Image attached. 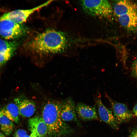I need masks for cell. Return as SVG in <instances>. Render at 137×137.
Wrapping results in <instances>:
<instances>
[{"label":"cell","mask_w":137,"mask_h":137,"mask_svg":"<svg viewBox=\"0 0 137 137\" xmlns=\"http://www.w3.org/2000/svg\"><path fill=\"white\" fill-rule=\"evenodd\" d=\"M66 34L54 29H48L34 36L24 47L31 52L39 54H54L65 50L68 45Z\"/></svg>","instance_id":"cell-1"},{"label":"cell","mask_w":137,"mask_h":137,"mask_svg":"<svg viewBox=\"0 0 137 137\" xmlns=\"http://www.w3.org/2000/svg\"><path fill=\"white\" fill-rule=\"evenodd\" d=\"M62 104L56 101L49 100L43 108L41 117L47 126L49 137H64L73 132L72 128L61 118Z\"/></svg>","instance_id":"cell-2"},{"label":"cell","mask_w":137,"mask_h":137,"mask_svg":"<svg viewBox=\"0 0 137 137\" xmlns=\"http://www.w3.org/2000/svg\"><path fill=\"white\" fill-rule=\"evenodd\" d=\"M81 5L84 12L91 15L108 18L112 13L111 6L107 0H82Z\"/></svg>","instance_id":"cell-3"},{"label":"cell","mask_w":137,"mask_h":137,"mask_svg":"<svg viewBox=\"0 0 137 137\" xmlns=\"http://www.w3.org/2000/svg\"><path fill=\"white\" fill-rule=\"evenodd\" d=\"M27 31L26 27L22 24L7 20L0 21V36L5 40L19 38L25 35Z\"/></svg>","instance_id":"cell-4"},{"label":"cell","mask_w":137,"mask_h":137,"mask_svg":"<svg viewBox=\"0 0 137 137\" xmlns=\"http://www.w3.org/2000/svg\"><path fill=\"white\" fill-rule=\"evenodd\" d=\"M53 1H49L33 8L27 9H18L5 13L0 16V21L7 20L18 24L25 22L29 16L35 11L47 6Z\"/></svg>","instance_id":"cell-5"},{"label":"cell","mask_w":137,"mask_h":137,"mask_svg":"<svg viewBox=\"0 0 137 137\" xmlns=\"http://www.w3.org/2000/svg\"><path fill=\"white\" fill-rule=\"evenodd\" d=\"M105 95L111 105L113 113L118 124L127 122L133 118L132 112L126 105L115 100L107 93H105Z\"/></svg>","instance_id":"cell-6"},{"label":"cell","mask_w":137,"mask_h":137,"mask_svg":"<svg viewBox=\"0 0 137 137\" xmlns=\"http://www.w3.org/2000/svg\"><path fill=\"white\" fill-rule=\"evenodd\" d=\"M95 102L101 119L113 129H118L119 127L118 122L113 113L103 103L101 95L99 92L95 98Z\"/></svg>","instance_id":"cell-7"},{"label":"cell","mask_w":137,"mask_h":137,"mask_svg":"<svg viewBox=\"0 0 137 137\" xmlns=\"http://www.w3.org/2000/svg\"><path fill=\"white\" fill-rule=\"evenodd\" d=\"M28 124L30 137H46L47 135V127L41 116H37L30 118Z\"/></svg>","instance_id":"cell-8"},{"label":"cell","mask_w":137,"mask_h":137,"mask_svg":"<svg viewBox=\"0 0 137 137\" xmlns=\"http://www.w3.org/2000/svg\"><path fill=\"white\" fill-rule=\"evenodd\" d=\"M18 45L15 41L0 39V68L13 56Z\"/></svg>","instance_id":"cell-9"},{"label":"cell","mask_w":137,"mask_h":137,"mask_svg":"<svg viewBox=\"0 0 137 137\" xmlns=\"http://www.w3.org/2000/svg\"><path fill=\"white\" fill-rule=\"evenodd\" d=\"M60 116L62 120L64 122L77 121L76 105L72 99L68 98L62 102Z\"/></svg>","instance_id":"cell-10"},{"label":"cell","mask_w":137,"mask_h":137,"mask_svg":"<svg viewBox=\"0 0 137 137\" xmlns=\"http://www.w3.org/2000/svg\"><path fill=\"white\" fill-rule=\"evenodd\" d=\"M77 115L82 120L85 121L99 120L97 110L95 106H90L82 102L76 106Z\"/></svg>","instance_id":"cell-11"},{"label":"cell","mask_w":137,"mask_h":137,"mask_svg":"<svg viewBox=\"0 0 137 137\" xmlns=\"http://www.w3.org/2000/svg\"><path fill=\"white\" fill-rule=\"evenodd\" d=\"M14 100L18 107L20 114L22 117H30L34 113L36 107L33 101L21 97L15 98Z\"/></svg>","instance_id":"cell-12"},{"label":"cell","mask_w":137,"mask_h":137,"mask_svg":"<svg viewBox=\"0 0 137 137\" xmlns=\"http://www.w3.org/2000/svg\"><path fill=\"white\" fill-rule=\"evenodd\" d=\"M114 10L117 17L126 13L137 12V5L129 0L118 1L115 4Z\"/></svg>","instance_id":"cell-13"},{"label":"cell","mask_w":137,"mask_h":137,"mask_svg":"<svg viewBox=\"0 0 137 137\" xmlns=\"http://www.w3.org/2000/svg\"><path fill=\"white\" fill-rule=\"evenodd\" d=\"M117 17L120 24L125 28L132 30L137 27V12L126 13Z\"/></svg>","instance_id":"cell-14"},{"label":"cell","mask_w":137,"mask_h":137,"mask_svg":"<svg viewBox=\"0 0 137 137\" xmlns=\"http://www.w3.org/2000/svg\"><path fill=\"white\" fill-rule=\"evenodd\" d=\"M2 113L12 122L18 124L20 115L18 107L15 103L8 104L0 110Z\"/></svg>","instance_id":"cell-15"},{"label":"cell","mask_w":137,"mask_h":137,"mask_svg":"<svg viewBox=\"0 0 137 137\" xmlns=\"http://www.w3.org/2000/svg\"><path fill=\"white\" fill-rule=\"evenodd\" d=\"M0 127L1 130L7 136L10 135L14 127L12 122L4 115L0 110Z\"/></svg>","instance_id":"cell-16"},{"label":"cell","mask_w":137,"mask_h":137,"mask_svg":"<svg viewBox=\"0 0 137 137\" xmlns=\"http://www.w3.org/2000/svg\"><path fill=\"white\" fill-rule=\"evenodd\" d=\"M131 75L132 77L137 80V59L134 60L132 63Z\"/></svg>","instance_id":"cell-17"},{"label":"cell","mask_w":137,"mask_h":137,"mask_svg":"<svg viewBox=\"0 0 137 137\" xmlns=\"http://www.w3.org/2000/svg\"><path fill=\"white\" fill-rule=\"evenodd\" d=\"M27 132L22 129L17 130L14 133L13 137H25L27 135Z\"/></svg>","instance_id":"cell-18"},{"label":"cell","mask_w":137,"mask_h":137,"mask_svg":"<svg viewBox=\"0 0 137 137\" xmlns=\"http://www.w3.org/2000/svg\"><path fill=\"white\" fill-rule=\"evenodd\" d=\"M129 137H137V126L134 128L131 132Z\"/></svg>","instance_id":"cell-19"},{"label":"cell","mask_w":137,"mask_h":137,"mask_svg":"<svg viewBox=\"0 0 137 137\" xmlns=\"http://www.w3.org/2000/svg\"><path fill=\"white\" fill-rule=\"evenodd\" d=\"M132 113L133 115L137 117V103L134 107Z\"/></svg>","instance_id":"cell-20"},{"label":"cell","mask_w":137,"mask_h":137,"mask_svg":"<svg viewBox=\"0 0 137 137\" xmlns=\"http://www.w3.org/2000/svg\"><path fill=\"white\" fill-rule=\"evenodd\" d=\"M0 137H5V135L0 130Z\"/></svg>","instance_id":"cell-21"},{"label":"cell","mask_w":137,"mask_h":137,"mask_svg":"<svg viewBox=\"0 0 137 137\" xmlns=\"http://www.w3.org/2000/svg\"><path fill=\"white\" fill-rule=\"evenodd\" d=\"M25 137H30V135H27Z\"/></svg>","instance_id":"cell-22"},{"label":"cell","mask_w":137,"mask_h":137,"mask_svg":"<svg viewBox=\"0 0 137 137\" xmlns=\"http://www.w3.org/2000/svg\"></svg>","instance_id":"cell-23"}]
</instances>
